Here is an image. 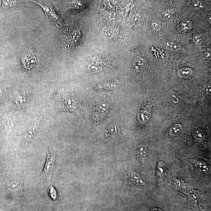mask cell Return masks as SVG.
I'll return each mask as SVG.
<instances>
[{
    "mask_svg": "<svg viewBox=\"0 0 211 211\" xmlns=\"http://www.w3.org/2000/svg\"><path fill=\"white\" fill-rule=\"evenodd\" d=\"M20 52L18 56V62L26 70L36 69L40 67L46 61L42 54L33 47H26Z\"/></svg>",
    "mask_w": 211,
    "mask_h": 211,
    "instance_id": "1",
    "label": "cell"
},
{
    "mask_svg": "<svg viewBox=\"0 0 211 211\" xmlns=\"http://www.w3.org/2000/svg\"><path fill=\"white\" fill-rule=\"evenodd\" d=\"M57 107L61 111H70L77 114L78 105L74 96L71 94L60 90L56 95Z\"/></svg>",
    "mask_w": 211,
    "mask_h": 211,
    "instance_id": "2",
    "label": "cell"
},
{
    "mask_svg": "<svg viewBox=\"0 0 211 211\" xmlns=\"http://www.w3.org/2000/svg\"><path fill=\"white\" fill-rule=\"evenodd\" d=\"M40 6L45 14L46 18L52 24L56 26L57 28L63 27L64 23L58 12L54 9L51 4V1H31Z\"/></svg>",
    "mask_w": 211,
    "mask_h": 211,
    "instance_id": "3",
    "label": "cell"
},
{
    "mask_svg": "<svg viewBox=\"0 0 211 211\" xmlns=\"http://www.w3.org/2000/svg\"><path fill=\"white\" fill-rule=\"evenodd\" d=\"M186 194L188 197V206L195 211H206L205 201L202 195L193 190Z\"/></svg>",
    "mask_w": 211,
    "mask_h": 211,
    "instance_id": "4",
    "label": "cell"
},
{
    "mask_svg": "<svg viewBox=\"0 0 211 211\" xmlns=\"http://www.w3.org/2000/svg\"><path fill=\"white\" fill-rule=\"evenodd\" d=\"M56 160V154L51 147L47 153L45 165L41 174L45 182H50L52 175L54 171V163Z\"/></svg>",
    "mask_w": 211,
    "mask_h": 211,
    "instance_id": "5",
    "label": "cell"
},
{
    "mask_svg": "<svg viewBox=\"0 0 211 211\" xmlns=\"http://www.w3.org/2000/svg\"><path fill=\"white\" fill-rule=\"evenodd\" d=\"M110 105L108 103H98L93 110L92 117L94 121L98 122L103 119L108 112Z\"/></svg>",
    "mask_w": 211,
    "mask_h": 211,
    "instance_id": "6",
    "label": "cell"
},
{
    "mask_svg": "<svg viewBox=\"0 0 211 211\" xmlns=\"http://www.w3.org/2000/svg\"><path fill=\"white\" fill-rule=\"evenodd\" d=\"M42 118L43 117L42 116L38 117L29 128L26 133L25 137L26 141L27 142H30L33 140L37 132Z\"/></svg>",
    "mask_w": 211,
    "mask_h": 211,
    "instance_id": "7",
    "label": "cell"
},
{
    "mask_svg": "<svg viewBox=\"0 0 211 211\" xmlns=\"http://www.w3.org/2000/svg\"><path fill=\"white\" fill-rule=\"evenodd\" d=\"M81 38V33L78 29L73 30L70 32L69 36L66 38L67 40L65 44L66 47L68 48H71L77 45L80 42Z\"/></svg>",
    "mask_w": 211,
    "mask_h": 211,
    "instance_id": "8",
    "label": "cell"
},
{
    "mask_svg": "<svg viewBox=\"0 0 211 211\" xmlns=\"http://www.w3.org/2000/svg\"><path fill=\"white\" fill-rule=\"evenodd\" d=\"M17 118L14 114L12 112L7 113L4 118V124L7 132H11L16 123Z\"/></svg>",
    "mask_w": 211,
    "mask_h": 211,
    "instance_id": "9",
    "label": "cell"
},
{
    "mask_svg": "<svg viewBox=\"0 0 211 211\" xmlns=\"http://www.w3.org/2000/svg\"><path fill=\"white\" fill-rule=\"evenodd\" d=\"M7 186L9 191L14 194H20L23 189L22 184L19 181L16 179L9 181Z\"/></svg>",
    "mask_w": 211,
    "mask_h": 211,
    "instance_id": "10",
    "label": "cell"
},
{
    "mask_svg": "<svg viewBox=\"0 0 211 211\" xmlns=\"http://www.w3.org/2000/svg\"><path fill=\"white\" fill-rule=\"evenodd\" d=\"M26 1H2V10L6 11L16 7L19 6L25 3Z\"/></svg>",
    "mask_w": 211,
    "mask_h": 211,
    "instance_id": "11",
    "label": "cell"
},
{
    "mask_svg": "<svg viewBox=\"0 0 211 211\" xmlns=\"http://www.w3.org/2000/svg\"><path fill=\"white\" fill-rule=\"evenodd\" d=\"M151 107L148 106L140 111L138 116V119L141 123H145L149 120L151 117Z\"/></svg>",
    "mask_w": 211,
    "mask_h": 211,
    "instance_id": "12",
    "label": "cell"
},
{
    "mask_svg": "<svg viewBox=\"0 0 211 211\" xmlns=\"http://www.w3.org/2000/svg\"><path fill=\"white\" fill-rule=\"evenodd\" d=\"M174 184L175 187L178 190L185 193L186 194L192 190V188L187 184L185 183L183 181H180L178 179H175L174 181Z\"/></svg>",
    "mask_w": 211,
    "mask_h": 211,
    "instance_id": "13",
    "label": "cell"
},
{
    "mask_svg": "<svg viewBox=\"0 0 211 211\" xmlns=\"http://www.w3.org/2000/svg\"><path fill=\"white\" fill-rule=\"evenodd\" d=\"M116 87V83L114 81L104 82L99 84L96 88L97 90H113Z\"/></svg>",
    "mask_w": 211,
    "mask_h": 211,
    "instance_id": "14",
    "label": "cell"
},
{
    "mask_svg": "<svg viewBox=\"0 0 211 211\" xmlns=\"http://www.w3.org/2000/svg\"><path fill=\"white\" fill-rule=\"evenodd\" d=\"M119 127L117 124L114 122L108 127L106 132V135L110 138H114L119 133Z\"/></svg>",
    "mask_w": 211,
    "mask_h": 211,
    "instance_id": "15",
    "label": "cell"
},
{
    "mask_svg": "<svg viewBox=\"0 0 211 211\" xmlns=\"http://www.w3.org/2000/svg\"><path fill=\"white\" fill-rule=\"evenodd\" d=\"M129 178L132 183L136 185L141 186L145 184V181L135 173H131L130 175Z\"/></svg>",
    "mask_w": 211,
    "mask_h": 211,
    "instance_id": "16",
    "label": "cell"
},
{
    "mask_svg": "<svg viewBox=\"0 0 211 211\" xmlns=\"http://www.w3.org/2000/svg\"><path fill=\"white\" fill-rule=\"evenodd\" d=\"M66 7L70 9H81L84 6V3L80 1H66Z\"/></svg>",
    "mask_w": 211,
    "mask_h": 211,
    "instance_id": "17",
    "label": "cell"
},
{
    "mask_svg": "<svg viewBox=\"0 0 211 211\" xmlns=\"http://www.w3.org/2000/svg\"><path fill=\"white\" fill-rule=\"evenodd\" d=\"M115 31L110 26L104 27L102 30V34L105 38L111 39L115 35Z\"/></svg>",
    "mask_w": 211,
    "mask_h": 211,
    "instance_id": "18",
    "label": "cell"
},
{
    "mask_svg": "<svg viewBox=\"0 0 211 211\" xmlns=\"http://www.w3.org/2000/svg\"><path fill=\"white\" fill-rule=\"evenodd\" d=\"M137 155L138 157L143 160H146L148 155V149L145 146H140L137 149Z\"/></svg>",
    "mask_w": 211,
    "mask_h": 211,
    "instance_id": "19",
    "label": "cell"
},
{
    "mask_svg": "<svg viewBox=\"0 0 211 211\" xmlns=\"http://www.w3.org/2000/svg\"><path fill=\"white\" fill-rule=\"evenodd\" d=\"M182 128V125L178 124L174 125L170 129L169 133L170 135L172 136H176L178 135L180 133Z\"/></svg>",
    "mask_w": 211,
    "mask_h": 211,
    "instance_id": "20",
    "label": "cell"
},
{
    "mask_svg": "<svg viewBox=\"0 0 211 211\" xmlns=\"http://www.w3.org/2000/svg\"><path fill=\"white\" fill-rule=\"evenodd\" d=\"M196 165L197 168L200 171L203 173H206L209 170V167L207 165L206 163L202 162H198L196 163Z\"/></svg>",
    "mask_w": 211,
    "mask_h": 211,
    "instance_id": "21",
    "label": "cell"
},
{
    "mask_svg": "<svg viewBox=\"0 0 211 211\" xmlns=\"http://www.w3.org/2000/svg\"><path fill=\"white\" fill-rule=\"evenodd\" d=\"M194 136L196 141L198 142H201L205 138L204 133L199 130L195 131L194 133Z\"/></svg>",
    "mask_w": 211,
    "mask_h": 211,
    "instance_id": "22",
    "label": "cell"
},
{
    "mask_svg": "<svg viewBox=\"0 0 211 211\" xmlns=\"http://www.w3.org/2000/svg\"><path fill=\"white\" fill-rule=\"evenodd\" d=\"M163 162H160L157 167V174L159 177H163L165 175V166Z\"/></svg>",
    "mask_w": 211,
    "mask_h": 211,
    "instance_id": "23",
    "label": "cell"
},
{
    "mask_svg": "<svg viewBox=\"0 0 211 211\" xmlns=\"http://www.w3.org/2000/svg\"><path fill=\"white\" fill-rule=\"evenodd\" d=\"M166 45L167 48L173 50H179L181 48L180 45L179 44L172 42H167Z\"/></svg>",
    "mask_w": 211,
    "mask_h": 211,
    "instance_id": "24",
    "label": "cell"
},
{
    "mask_svg": "<svg viewBox=\"0 0 211 211\" xmlns=\"http://www.w3.org/2000/svg\"><path fill=\"white\" fill-rule=\"evenodd\" d=\"M191 27V24L188 21L183 22L180 24L181 29L185 31L190 30Z\"/></svg>",
    "mask_w": 211,
    "mask_h": 211,
    "instance_id": "25",
    "label": "cell"
},
{
    "mask_svg": "<svg viewBox=\"0 0 211 211\" xmlns=\"http://www.w3.org/2000/svg\"><path fill=\"white\" fill-rule=\"evenodd\" d=\"M202 40L203 38L201 35L196 34L193 36V41L196 45H199Z\"/></svg>",
    "mask_w": 211,
    "mask_h": 211,
    "instance_id": "26",
    "label": "cell"
},
{
    "mask_svg": "<svg viewBox=\"0 0 211 211\" xmlns=\"http://www.w3.org/2000/svg\"><path fill=\"white\" fill-rule=\"evenodd\" d=\"M189 70V69H184L181 70L179 72V75L181 77H186V76H189L191 73V71Z\"/></svg>",
    "mask_w": 211,
    "mask_h": 211,
    "instance_id": "27",
    "label": "cell"
},
{
    "mask_svg": "<svg viewBox=\"0 0 211 211\" xmlns=\"http://www.w3.org/2000/svg\"><path fill=\"white\" fill-rule=\"evenodd\" d=\"M115 14L114 12L112 11H110L107 13V19L109 20H115Z\"/></svg>",
    "mask_w": 211,
    "mask_h": 211,
    "instance_id": "28",
    "label": "cell"
},
{
    "mask_svg": "<svg viewBox=\"0 0 211 211\" xmlns=\"http://www.w3.org/2000/svg\"><path fill=\"white\" fill-rule=\"evenodd\" d=\"M50 194H51V197L53 198V197H55L56 195V193L55 189H54L53 187L51 186V189H50Z\"/></svg>",
    "mask_w": 211,
    "mask_h": 211,
    "instance_id": "29",
    "label": "cell"
},
{
    "mask_svg": "<svg viewBox=\"0 0 211 211\" xmlns=\"http://www.w3.org/2000/svg\"><path fill=\"white\" fill-rule=\"evenodd\" d=\"M152 27L155 29H158L160 27V24L159 23L153 22L152 23Z\"/></svg>",
    "mask_w": 211,
    "mask_h": 211,
    "instance_id": "30",
    "label": "cell"
},
{
    "mask_svg": "<svg viewBox=\"0 0 211 211\" xmlns=\"http://www.w3.org/2000/svg\"><path fill=\"white\" fill-rule=\"evenodd\" d=\"M211 51L210 50H208L206 51L205 53V56L206 58H207L208 60H210L211 58V55H210Z\"/></svg>",
    "mask_w": 211,
    "mask_h": 211,
    "instance_id": "31",
    "label": "cell"
},
{
    "mask_svg": "<svg viewBox=\"0 0 211 211\" xmlns=\"http://www.w3.org/2000/svg\"><path fill=\"white\" fill-rule=\"evenodd\" d=\"M150 211H164L162 209L159 208H152Z\"/></svg>",
    "mask_w": 211,
    "mask_h": 211,
    "instance_id": "32",
    "label": "cell"
},
{
    "mask_svg": "<svg viewBox=\"0 0 211 211\" xmlns=\"http://www.w3.org/2000/svg\"><path fill=\"white\" fill-rule=\"evenodd\" d=\"M2 96H3V92L2 90H0V102L2 100Z\"/></svg>",
    "mask_w": 211,
    "mask_h": 211,
    "instance_id": "33",
    "label": "cell"
}]
</instances>
